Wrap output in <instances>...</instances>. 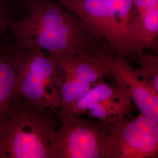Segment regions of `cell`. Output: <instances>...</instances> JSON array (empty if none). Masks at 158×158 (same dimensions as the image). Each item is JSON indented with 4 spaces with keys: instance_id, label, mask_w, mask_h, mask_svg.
<instances>
[{
    "instance_id": "cell-2",
    "label": "cell",
    "mask_w": 158,
    "mask_h": 158,
    "mask_svg": "<svg viewBox=\"0 0 158 158\" xmlns=\"http://www.w3.org/2000/svg\"><path fill=\"white\" fill-rule=\"evenodd\" d=\"M81 19L90 34L115 56L133 57L146 49L132 21V0H57Z\"/></svg>"
},
{
    "instance_id": "cell-9",
    "label": "cell",
    "mask_w": 158,
    "mask_h": 158,
    "mask_svg": "<svg viewBox=\"0 0 158 158\" xmlns=\"http://www.w3.org/2000/svg\"><path fill=\"white\" fill-rule=\"evenodd\" d=\"M109 73L130 96L142 114L158 123V91L140 68L131 67L124 57L109 54L107 56Z\"/></svg>"
},
{
    "instance_id": "cell-10",
    "label": "cell",
    "mask_w": 158,
    "mask_h": 158,
    "mask_svg": "<svg viewBox=\"0 0 158 158\" xmlns=\"http://www.w3.org/2000/svg\"><path fill=\"white\" fill-rule=\"evenodd\" d=\"M22 98L18 85V64L12 40L0 41V127L11 118Z\"/></svg>"
},
{
    "instance_id": "cell-8",
    "label": "cell",
    "mask_w": 158,
    "mask_h": 158,
    "mask_svg": "<svg viewBox=\"0 0 158 158\" xmlns=\"http://www.w3.org/2000/svg\"><path fill=\"white\" fill-rule=\"evenodd\" d=\"M134 104L120 85L113 87L104 81L94 85L85 95L59 114H73L113 124L128 117Z\"/></svg>"
},
{
    "instance_id": "cell-7",
    "label": "cell",
    "mask_w": 158,
    "mask_h": 158,
    "mask_svg": "<svg viewBox=\"0 0 158 158\" xmlns=\"http://www.w3.org/2000/svg\"><path fill=\"white\" fill-rule=\"evenodd\" d=\"M108 53L101 56L73 55L57 59L60 76L59 113L79 101L109 73Z\"/></svg>"
},
{
    "instance_id": "cell-11",
    "label": "cell",
    "mask_w": 158,
    "mask_h": 158,
    "mask_svg": "<svg viewBox=\"0 0 158 158\" xmlns=\"http://www.w3.org/2000/svg\"><path fill=\"white\" fill-rule=\"evenodd\" d=\"M132 21L145 49L158 52V0H132Z\"/></svg>"
},
{
    "instance_id": "cell-14",
    "label": "cell",
    "mask_w": 158,
    "mask_h": 158,
    "mask_svg": "<svg viewBox=\"0 0 158 158\" xmlns=\"http://www.w3.org/2000/svg\"><path fill=\"white\" fill-rule=\"evenodd\" d=\"M30 0H0V5L13 12V10L23 6L27 7Z\"/></svg>"
},
{
    "instance_id": "cell-5",
    "label": "cell",
    "mask_w": 158,
    "mask_h": 158,
    "mask_svg": "<svg viewBox=\"0 0 158 158\" xmlns=\"http://www.w3.org/2000/svg\"><path fill=\"white\" fill-rule=\"evenodd\" d=\"M59 118L48 158H104V139L112 124L73 114H59Z\"/></svg>"
},
{
    "instance_id": "cell-4",
    "label": "cell",
    "mask_w": 158,
    "mask_h": 158,
    "mask_svg": "<svg viewBox=\"0 0 158 158\" xmlns=\"http://www.w3.org/2000/svg\"><path fill=\"white\" fill-rule=\"evenodd\" d=\"M15 51L18 85L21 97L36 105L59 111L60 98L57 58L38 49L15 48Z\"/></svg>"
},
{
    "instance_id": "cell-6",
    "label": "cell",
    "mask_w": 158,
    "mask_h": 158,
    "mask_svg": "<svg viewBox=\"0 0 158 158\" xmlns=\"http://www.w3.org/2000/svg\"><path fill=\"white\" fill-rule=\"evenodd\" d=\"M104 158H156L158 123L140 113L110 125L103 142Z\"/></svg>"
},
{
    "instance_id": "cell-1",
    "label": "cell",
    "mask_w": 158,
    "mask_h": 158,
    "mask_svg": "<svg viewBox=\"0 0 158 158\" xmlns=\"http://www.w3.org/2000/svg\"><path fill=\"white\" fill-rule=\"evenodd\" d=\"M27 10V15L14 20L9 28L18 49H38L57 59L113 54L105 42L90 34L79 16L57 0H30Z\"/></svg>"
},
{
    "instance_id": "cell-12",
    "label": "cell",
    "mask_w": 158,
    "mask_h": 158,
    "mask_svg": "<svg viewBox=\"0 0 158 158\" xmlns=\"http://www.w3.org/2000/svg\"><path fill=\"white\" fill-rule=\"evenodd\" d=\"M153 88L158 91V57L144 53L133 56Z\"/></svg>"
},
{
    "instance_id": "cell-3",
    "label": "cell",
    "mask_w": 158,
    "mask_h": 158,
    "mask_svg": "<svg viewBox=\"0 0 158 158\" xmlns=\"http://www.w3.org/2000/svg\"><path fill=\"white\" fill-rule=\"evenodd\" d=\"M57 110L22 98L0 127V158H48L51 139L60 125Z\"/></svg>"
},
{
    "instance_id": "cell-13",
    "label": "cell",
    "mask_w": 158,
    "mask_h": 158,
    "mask_svg": "<svg viewBox=\"0 0 158 158\" xmlns=\"http://www.w3.org/2000/svg\"><path fill=\"white\" fill-rule=\"evenodd\" d=\"M15 19L12 12L0 5V38L9 31L10 25Z\"/></svg>"
}]
</instances>
